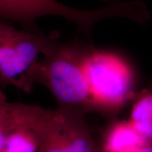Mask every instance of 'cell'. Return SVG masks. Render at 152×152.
I'll return each instance as SVG.
<instances>
[{
    "label": "cell",
    "instance_id": "obj_1",
    "mask_svg": "<svg viewBox=\"0 0 152 152\" xmlns=\"http://www.w3.org/2000/svg\"><path fill=\"white\" fill-rule=\"evenodd\" d=\"M91 45L80 41H57L40 63L39 84L47 87L58 108L85 114L93 111L83 61Z\"/></svg>",
    "mask_w": 152,
    "mask_h": 152
},
{
    "label": "cell",
    "instance_id": "obj_2",
    "mask_svg": "<svg viewBox=\"0 0 152 152\" xmlns=\"http://www.w3.org/2000/svg\"><path fill=\"white\" fill-rule=\"evenodd\" d=\"M58 41L33 28L18 30L0 20V85L30 92L39 84L43 58Z\"/></svg>",
    "mask_w": 152,
    "mask_h": 152
},
{
    "label": "cell",
    "instance_id": "obj_3",
    "mask_svg": "<svg viewBox=\"0 0 152 152\" xmlns=\"http://www.w3.org/2000/svg\"><path fill=\"white\" fill-rule=\"evenodd\" d=\"M83 66L94 110L115 111L131 98L134 74L122 56L91 45L85 54Z\"/></svg>",
    "mask_w": 152,
    "mask_h": 152
},
{
    "label": "cell",
    "instance_id": "obj_4",
    "mask_svg": "<svg viewBox=\"0 0 152 152\" xmlns=\"http://www.w3.org/2000/svg\"><path fill=\"white\" fill-rule=\"evenodd\" d=\"M48 15L66 18L75 23L80 32L90 37L94 25L102 19L116 16L118 9L111 1H106L100 9L86 11L73 9L56 0H0V17L28 28H33L36 19Z\"/></svg>",
    "mask_w": 152,
    "mask_h": 152
},
{
    "label": "cell",
    "instance_id": "obj_5",
    "mask_svg": "<svg viewBox=\"0 0 152 152\" xmlns=\"http://www.w3.org/2000/svg\"><path fill=\"white\" fill-rule=\"evenodd\" d=\"M84 114L58 108L37 152H101Z\"/></svg>",
    "mask_w": 152,
    "mask_h": 152
},
{
    "label": "cell",
    "instance_id": "obj_6",
    "mask_svg": "<svg viewBox=\"0 0 152 152\" xmlns=\"http://www.w3.org/2000/svg\"><path fill=\"white\" fill-rule=\"evenodd\" d=\"M131 124L130 121L112 123L104 133L101 152H135L149 143Z\"/></svg>",
    "mask_w": 152,
    "mask_h": 152
},
{
    "label": "cell",
    "instance_id": "obj_7",
    "mask_svg": "<svg viewBox=\"0 0 152 152\" xmlns=\"http://www.w3.org/2000/svg\"><path fill=\"white\" fill-rule=\"evenodd\" d=\"M129 121L148 142H152V92H146L133 104Z\"/></svg>",
    "mask_w": 152,
    "mask_h": 152
},
{
    "label": "cell",
    "instance_id": "obj_8",
    "mask_svg": "<svg viewBox=\"0 0 152 152\" xmlns=\"http://www.w3.org/2000/svg\"><path fill=\"white\" fill-rule=\"evenodd\" d=\"M23 105L9 102L0 90V152L4 151L9 136L20 123Z\"/></svg>",
    "mask_w": 152,
    "mask_h": 152
},
{
    "label": "cell",
    "instance_id": "obj_9",
    "mask_svg": "<svg viewBox=\"0 0 152 152\" xmlns=\"http://www.w3.org/2000/svg\"><path fill=\"white\" fill-rule=\"evenodd\" d=\"M135 152H152V142L146 144Z\"/></svg>",
    "mask_w": 152,
    "mask_h": 152
}]
</instances>
